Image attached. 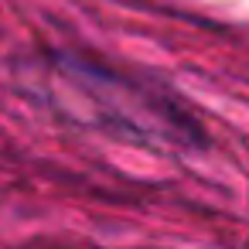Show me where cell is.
Here are the masks:
<instances>
[]
</instances>
